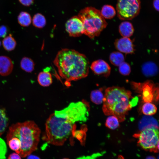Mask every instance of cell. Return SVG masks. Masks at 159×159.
Instances as JSON below:
<instances>
[{
  "instance_id": "cell-1",
  "label": "cell",
  "mask_w": 159,
  "mask_h": 159,
  "mask_svg": "<svg viewBox=\"0 0 159 159\" xmlns=\"http://www.w3.org/2000/svg\"><path fill=\"white\" fill-rule=\"evenodd\" d=\"M89 107L88 103L83 100L55 111L46 121L42 139L54 145H63L71 136L82 131H77V124L87 121Z\"/></svg>"
},
{
  "instance_id": "cell-2",
  "label": "cell",
  "mask_w": 159,
  "mask_h": 159,
  "mask_svg": "<svg viewBox=\"0 0 159 159\" xmlns=\"http://www.w3.org/2000/svg\"><path fill=\"white\" fill-rule=\"evenodd\" d=\"M53 62L67 86L70 85L71 81L85 77L88 74L89 62L87 58L74 50L62 49L57 53Z\"/></svg>"
},
{
  "instance_id": "cell-3",
  "label": "cell",
  "mask_w": 159,
  "mask_h": 159,
  "mask_svg": "<svg viewBox=\"0 0 159 159\" xmlns=\"http://www.w3.org/2000/svg\"><path fill=\"white\" fill-rule=\"evenodd\" d=\"M41 130L34 121L28 120L11 125L9 128L6 140L12 137L18 139L20 148L18 153L25 158L36 150L39 142Z\"/></svg>"
},
{
  "instance_id": "cell-4",
  "label": "cell",
  "mask_w": 159,
  "mask_h": 159,
  "mask_svg": "<svg viewBox=\"0 0 159 159\" xmlns=\"http://www.w3.org/2000/svg\"><path fill=\"white\" fill-rule=\"evenodd\" d=\"M131 93L122 87L113 86L105 90L102 110L107 115H114L120 122L124 121L125 116L132 107L130 104Z\"/></svg>"
},
{
  "instance_id": "cell-5",
  "label": "cell",
  "mask_w": 159,
  "mask_h": 159,
  "mask_svg": "<svg viewBox=\"0 0 159 159\" xmlns=\"http://www.w3.org/2000/svg\"><path fill=\"white\" fill-rule=\"evenodd\" d=\"M78 16L83 23L84 34L91 39L99 36L107 24L100 11L93 7L82 9L79 13Z\"/></svg>"
},
{
  "instance_id": "cell-6",
  "label": "cell",
  "mask_w": 159,
  "mask_h": 159,
  "mask_svg": "<svg viewBox=\"0 0 159 159\" xmlns=\"http://www.w3.org/2000/svg\"><path fill=\"white\" fill-rule=\"evenodd\" d=\"M138 143L142 148L151 151L157 152V145L159 140V128H148L135 134Z\"/></svg>"
},
{
  "instance_id": "cell-7",
  "label": "cell",
  "mask_w": 159,
  "mask_h": 159,
  "mask_svg": "<svg viewBox=\"0 0 159 159\" xmlns=\"http://www.w3.org/2000/svg\"><path fill=\"white\" fill-rule=\"evenodd\" d=\"M140 0H118L116 9L119 19L130 20L136 16L140 9Z\"/></svg>"
},
{
  "instance_id": "cell-8",
  "label": "cell",
  "mask_w": 159,
  "mask_h": 159,
  "mask_svg": "<svg viewBox=\"0 0 159 159\" xmlns=\"http://www.w3.org/2000/svg\"><path fill=\"white\" fill-rule=\"evenodd\" d=\"M67 32L71 37H76L84 33L83 23L78 16H74L69 19L65 24Z\"/></svg>"
},
{
  "instance_id": "cell-9",
  "label": "cell",
  "mask_w": 159,
  "mask_h": 159,
  "mask_svg": "<svg viewBox=\"0 0 159 159\" xmlns=\"http://www.w3.org/2000/svg\"><path fill=\"white\" fill-rule=\"evenodd\" d=\"M114 45L116 49L121 53L132 54L135 51L133 42L129 37H123L116 39Z\"/></svg>"
},
{
  "instance_id": "cell-10",
  "label": "cell",
  "mask_w": 159,
  "mask_h": 159,
  "mask_svg": "<svg viewBox=\"0 0 159 159\" xmlns=\"http://www.w3.org/2000/svg\"><path fill=\"white\" fill-rule=\"evenodd\" d=\"M90 68L96 74L107 77L110 73L111 68L104 60L99 59L93 61L91 64Z\"/></svg>"
},
{
  "instance_id": "cell-11",
  "label": "cell",
  "mask_w": 159,
  "mask_h": 159,
  "mask_svg": "<svg viewBox=\"0 0 159 159\" xmlns=\"http://www.w3.org/2000/svg\"><path fill=\"white\" fill-rule=\"evenodd\" d=\"M13 67V62L10 57L6 56H0V75L8 76L11 73Z\"/></svg>"
},
{
  "instance_id": "cell-12",
  "label": "cell",
  "mask_w": 159,
  "mask_h": 159,
  "mask_svg": "<svg viewBox=\"0 0 159 159\" xmlns=\"http://www.w3.org/2000/svg\"><path fill=\"white\" fill-rule=\"evenodd\" d=\"M140 87L142 91V99L145 102H150L154 99L153 84L150 82H146Z\"/></svg>"
},
{
  "instance_id": "cell-13",
  "label": "cell",
  "mask_w": 159,
  "mask_h": 159,
  "mask_svg": "<svg viewBox=\"0 0 159 159\" xmlns=\"http://www.w3.org/2000/svg\"><path fill=\"white\" fill-rule=\"evenodd\" d=\"M138 127L141 131L152 127L159 128V125L157 120L153 117L151 116L145 115L139 121Z\"/></svg>"
},
{
  "instance_id": "cell-14",
  "label": "cell",
  "mask_w": 159,
  "mask_h": 159,
  "mask_svg": "<svg viewBox=\"0 0 159 159\" xmlns=\"http://www.w3.org/2000/svg\"><path fill=\"white\" fill-rule=\"evenodd\" d=\"M119 31L123 37L129 38L133 34L134 28L131 23L128 21H124L119 25Z\"/></svg>"
},
{
  "instance_id": "cell-15",
  "label": "cell",
  "mask_w": 159,
  "mask_h": 159,
  "mask_svg": "<svg viewBox=\"0 0 159 159\" xmlns=\"http://www.w3.org/2000/svg\"><path fill=\"white\" fill-rule=\"evenodd\" d=\"M37 80L40 85L44 87L49 86L52 82L51 74L47 70L45 69L39 73Z\"/></svg>"
},
{
  "instance_id": "cell-16",
  "label": "cell",
  "mask_w": 159,
  "mask_h": 159,
  "mask_svg": "<svg viewBox=\"0 0 159 159\" xmlns=\"http://www.w3.org/2000/svg\"><path fill=\"white\" fill-rule=\"evenodd\" d=\"M2 45L6 50L11 51L15 49L16 45V42L12 35L9 34V35L4 38L2 41Z\"/></svg>"
},
{
  "instance_id": "cell-17",
  "label": "cell",
  "mask_w": 159,
  "mask_h": 159,
  "mask_svg": "<svg viewBox=\"0 0 159 159\" xmlns=\"http://www.w3.org/2000/svg\"><path fill=\"white\" fill-rule=\"evenodd\" d=\"M109 58L111 63L116 66H119L125 62V59L124 56L122 54L117 51L113 52L110 53Z\"/></svg>"
},
{
  "instance_id": "cell-18",
  "label": "cell",
  "mask_w": 159,
  "mask_h": 159,
  "mask_svg": "<svg viewBox=\"0 0 159 159\" xmlns=\"http://www.w3.org/2000/svg\"><path fill=\"white\" fill-rule=\"evenodd\" d=\"M100 11L103 17L105 19H107L113 18L116 14V11L115 8L110 5H104Z\"/></svg>"
},
{
  "instance_id": "cell-19",
  "label": "cell",
  "mask_w": 159,
  "mask_h": 159,
  "mask_svg": "<svg viewBox=\"0 0 159 159\" xmlns=\"http://www.w3.org/2000/svg\"><path fill=\"white\" fill-rule=\"evenodd\" d=\"M30 14L26 11H21L18 15L17 21L19 24L23 27L29 26L32 21Z\"/></svg>"
},
{
  "instance_id": "cell-20",
  "label": "cell",
  "mask_w": 159,
  "mask_h": 159,
  "mask_svg": "<svg viewBox=\"0 0 159 159\" xmlns=\"http://www.w3.org/2000/svg\"><path fill=\"white\" fill-rule=\"evenodd\" d=\"M20 66L23 70L27 72H31L34 69V64L31 58L24 57L21 61Z\"/></svg>"
},
{
  "instance_id": "cell-21",
  "label": "cell",
  "mask_w": 159,
  "mask_h": 159,
  "mask_svg": "<svg viewBox=\"0 0 159 159\" xmlns=\"http://www.w3.org/2000/svg\"><path fill=\"white\" fill-rule=\"evenodd\" d=\"M142 71L143 74L147 77L154 76L158 71V68L155 65L151 63H146L142 67Z\"/></svg>"
},
{
  "instance_id": "cell-22",
  "label": "cell",
  "mask_w": 159,
  "mask_h": 159,
  "mask_svg": "<svg viewBox=\"0 0 159 159\" xmlns=\"http://www.w3.org/2000/svg\"><path fill=\"white\" fill-rule=\"evenodd\" d=\"M102 89H97L92 91L90 94L91 101L95 104L99 105L101 104L103 101L104 95Z\"/></svg>"
},
{
  "instance_id": "cell-23",
  "label": "cell",
  "mask_w": 159,
  "mask_h": 159,
  "mask_svg": "<svg viewBox=\"0 0 159 159\" xmlns=\"http://www.w3.org/2000/svg\"><path fill=\"white\" fill-rule=\"evenodd\" d=\"M32 21L33 24L35 27L39 28L44 27L46 22L45 17L39 13L34 15Z\"/></svg>"
},
{
  "instance_id": "cell-24",
  "label": "cell",
  "mask_w": 159,
  "mask_h": 159,
  "mask_svg": "<svg viewBox=\"0 0 159 159\" xmlns=\"http://www.w3.org/2000/svg\"><path fill=\"white\" fill-rule=\"evenodd\" d=\"M8 119L4 110L0 108V136L4 132L8 125Z\"/></svg>"
},
{
  "instance_id": "cell-25",
  "label": "cell",
  "mask_w": 159,
  "mask_h": 159,
  "mask_svg": "<svg viewBox=\"0 0 159 159\" xmlns=\"http://www.w3.org/2000/svg\"><path fill=\"white\" fill-rule=\"evenodd\" d=\"M142 110L146 115L151 116L155 113L157 108L154 104L150 102H145L142 106Z\"/></svg>"
},
{
  "instance_id": "cell-26",
  "label": "cell",
  "mask_w": 159,
  "mask_h": 159,
  "mask_svg": "<svg viewBox=\"0 0 159 159\" xmlns=\"http://www.w3.org/2000/svg\"><path fill=\"white\" fill-rule=\"evenodd\" d=\"M119 120L118 118L114 115H110L106 120V126L108 128L114 130L117 128L119 126Z\"/></svg>"
},
{
  "instance_id": "cell-27",
  "label": "cell",
  "mask_w": 159,
  "mask_h": 159,
  "mask_svg": "<svg viewBox=\"0 0 159 159\" xmlns=\"http://www.w3.org/2000/svg\"><path fill=\"white\" fill-rule=\"evenodd\" d=\"M118 67L119 72L121 74L124 75H128L130 74L131 68L128 63L124 62Z\"/></svg>"
},
{
  "instance_id": "cell-28",
  "label": "cell",
  "mask_w": 159,
  "mask_h": 159,
  "mask_svg": "<svg viewBox=\"0 0 159 159\" xmlns=\"http://www.w3.org/2000/svg\"><path fill=\"white\" fill-rule=\"evenodd\" d=\"M7 149L5 141L0 137V159H6Z\"/></svg>"
},
{
  "instance_id": "cell-29",
  "label": "cell",
  "mask_w": 159,
  "mask_h": 159,
  "mask_svg": "<svg viewBox=\"0 0 159 159\" xmlns=\"http://www.w3.org/2000/svg\"><path fill=\"white\" fill-rule=\"evenodd\" d=\"M8 32L7 27L4 25L0 26V37H5Z\"/></svg>"
},
{
  "instance_id": "cell-30",
  "label": "cell",
  "mask_w": 159,
  "mask_h": 159,
  "mask_svg": "<svg viewBox=\"0 0 159 159\" xmlns=\"http://www.w3.org/2000/svg\"><path fill=\"white\" fill-rule=\"evenodd\" d=\"M19 2L23 5L28 6L32 5L34 2V0H19Z\"/></svg>"
},
{
  "instance_id": "cell-31",
  "label": "cell",
  "mask_w": 159,
  "mask_h": 159,
  "mask_svg": "<svg viewBox=\"0 0 159 159\" xmlns=\"http://www.w3.org/2000/svg\"><path fill=\"white\" fill-rule=\"evenodd\" d=\"M8 159H21V156L16 153H13L9 156Z\"/></svg>"
},
{
  "instance_id": "cell-32",
  "label": "cell",
  "mask_w": 159,
  "mask_h": 159,
  "mask_svg": "<svg viewBox=\"0 0 159 159\" xmlns=\"http://www.w3.org/2000/svg\"><path fill=\"white\" fill-rule=\"evenodd\" d=\"M138 98L136 96L132 98L130 101V104L131 107L135 106L138 103Z\"/></svg>"
},
{
  "instance_id": "cell-33",
  "label": "cell",
  "mask_w": 159,
  "mask_h": 159,
  "mask_svg": "<svg viewBox=\"0 0 159 159\" xmlns=\"http://www.w3.org/2000/svg\"><path fill=\"white\" fill-rule=\"evenodd\" d=\"M153 6L156 10L159 11V0H154Z\"/></svg>"
},
{
  "instance_id": "cell-34",
  "label": "cell",
  "mask_w": 159,
  "mask_h": 159,
  "mask_svg": "<svg viewBox=\"0 0 159 159\" xmlns=\"http://www.w3.org/2000/svg\"><path fill=\"white\" fill-rule=\"evenodd\" d=\"M27 156V159H40L39 157L34 155L30 154Z\"/></svg>"
},
{
  "instance_id": "cell-35",
  "label": "cell",
  "mask_w": 159,
  "mask_h": 159,
  "mask_svg": "<svg viewBox=\"0 0 159 159\" xmlns=\"http://www.w3.org/2000/svg\"><path fill=\"white\" fill-rule=\"evenodd\" d=\"M146 159H156L155 157L152 156H150L146 157Z\"/></svg>"
},
{
  "instance_id": "cell-36",
  "label": "cell",
  "mask_w": 159,
  "mask_h": 159,
  "mask_svg": "<svg viewBox=\"0 0 159 159\" xmlns=\"http://www.w3.org/2000/svg\"><path fill=\"white\" fill-rule=\"evenodd\" d=\"M118 159H124V158L122 156L120 155L118 157Z\"/></svg>"
},
{
  "instance_id": "cell-37",
  "label": "cell",
  "mask_w": 159,
  "mask_h": 159,
  "mask_svg": "<svg viewBox=\"0 0 159 159\" xmlns=\"http://www.w3.org/2000/svg\"><path fill=\"white\" fill-rule=\"evenodd\" d=\"M157 148H158V149L159 150V140L158 143L157 145Z\"/></svg>"
},
{
  "instance_id": "cell-38",
  "label": "cell",
  "mask_w": 159,
  "mask_h": 159,
  "mask_svg": "<svg viewBox=\"0 0 159 159\" xmlns=\"http://www.w3.org/2000/svg\"><path fill=\"white\" fill-rule=\"evenodd\" d=\"M62 159H69L68 158H63Z\"/></svg>"
},
{
  "instance_id": "cell-39",
  "label": "cell",
  "mask_w": 159,
  "mask_h": 159,
  "mask_svg": "<svg viewBox=\"0 0 159 159\" xmlns=\"http://www.w3.org/2000/svg\"><path fill=\"white\" fill-rule=\"evenodd\" d=\"M1 41H0V46L1 45Z\"/></svg>"
},
{
  "instance_id": "cell-40",
  "label": "cell",
  "mask_w": 159,
  "mask_h": 159,
  "mask_svg": "<svg viewBox=\"0 0 159 159\" xmlns=\"http://www.w3.org/2000/svg\"><path fill=\"white\" fill-rule=\"evenodd\" d=\"M158 159H159V155L158 156Z\"/></svg>"
}]
</instances>
